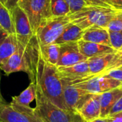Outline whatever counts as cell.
<instances>
[{
  "instance_id": "cell-7",
  "label": "cell",
  "mask_w": 122,
  "mask_h": 122,
  "mask_svg": "<svg viewBox=\"0 0 122 122\" xmlns=\"http://www.w3.org/2000/svg\"><path fill=\"white\" fill-rule=\"evenodd\" d=\"M110 9H112L88 5L68 16L71 23L85 30L91 26H97L103 15Z\"/></svg>"
},
{
  "instance_id": "cell-13",
  "label": "cell",
  "mask_w": 122,
  "mask_h": 122,
  "mask_svg": "<svg viewBox=\"0 0 122 122\" xmlns=\"http://www.w3.org/2000/svg\"><path fill=\"white\" fill-rule=\"evenodd\" d=\"M77 114L84 122H89L99 118L101 116L100 94H92L79 109Z\"/></svg>"
},
{
  "instance_id": "cell-11",
  "label": "cell",
  "mask_w": 122,
  "mask_h": 122,
  "mask_svg": "<svg viewBox=\"0 0 122 122\" xmlns=\"http://www.w3.org/2000/svg\"><path fill=\"white\" fill-rule=\"evenodd\" d=\"M57 69L61 79L71 83L84 81L93 77L90 74L87 60L69 66L57 67Z\"/></svg>"
},
{
  "instance_id": "cell-27",
  "label": "cell",
  "mask_w": 122,
  "mask_h": 122,
  "mask_svg": "<svg viewBox=\"0 0 122 122\" xmlns=\"http://www.w3.org/2000/svg\"><path fill=\"white\" fill-rule=\"evenodd\" d=\"M107 29L109 31H122V19L119 16L118 13L117 16L113 19H112L111 21L109 23Z\"/></svg>"
},
{
  "instance_id": "cell-37",
  "label": "cell",
  "mask_w": 122,
  "mask_h": 122,
  "mask_svg": "<svg viewBox=\"0 0 122 122\" xmlns=\"http://www.w3.org/2000/svg\"><path fill=\"white\" fill-rule=\"evenodd\" d=\"M74 122H82V119H81V118L79 116V117L76 118V119L74 121Z\"/></svg>"
},
{
  "instance_id": "cell-33",
  "label": "cell",
  "mask_w": 122,
  "mask_h": 122,
  "mask_svg": "<svg viewBox=\"0 0 122 122\" xmlns=\"http://www.w3.org/2000/svg\"><path fill=\"white\" fill-rule=\"evenodd\" d=\"M19 0H6V7L9 9V10H11L13 8H14L17 4H18Z\"/></svg>"
},
{
  "instance_id": "cell-23",
  "label": "cell",
  "mask_w": 122,
  "mask_h": 122,
  "mask_svg": "<svg viewBox=\"0 0 122 122\" xmlns=\"http://www.w3.org/2000/svg\"><path fill=\"white\" fill-rule=\"evenodd\" d=\"M51 11L54 16H62L70 14V9L65 0H51Z\"/></svg>"
},
{
  "instance_id": "cell-4",
  "label": "cell",
  "mask_w": 122,
  "mask_h": 122,
  "mask_svg": "<svg viewBox=\"0 0 122 122\" xmlns=\"http://www.w3.org/2000/svg\"><path fill=\"white\" fill-rule=\"evenodd\" d=\"M70 23L69 16H54L44 20L36 31V36L39 45L55 43L66 25Z\"/></svg>"
},
{
  "instance_id": "cell-6",
  "label": "cell",
  "mask_w": 122,
  "mask_h": 122,
  "mask_svg": "<svg viewBox=\"0 0 122 122\" xmlns=\"http://www.w3.org/2000/svg\"><path fill=\"white\" fill-rule=\"evenodd\" d=\"M0 122H43L34 108L24 107L12 102L0 104Z\"/></svg>"
},
{
  "instance_id": "cell-15",
  "label": "cell",
  "mask_w": 122,
  "mask_h": 122,
  "mask_svg": "<svg viewBox=\"0 0 122 122\" xmlns=\"http://www.w3.org/2000/svg\"><path fill=\"white\" fill-rule=\"evenodd\" d=\"M82 39L86 41L111 46L109 31L107 29L104 27L93 26L84 30Z\"/></svg>"
},
{
  "instance_id": "cell-22",
  "label": "cell",
  "mask_w": 122,
  "mask_h": 122,
  "mask_svg": "<svg viewBox=\"0 0 122 122\" xmlns=\"http://www.w3.org/2000/svg\"><path fill=\"white\" fill-rule=\"evenodd\" d=\"M0 26L9 34H15L11 12L0 2Z\"/></svg>"
},
{
  "instance_id": "cell-17",
  "label": "cell",
  "mask_w": 122,
  "mask_h": 122,
  "mask_svg": "<svg viewBox=\"0 0 122 122\" xmlns=\"http://www.w3.org/2000/svg\"><path fill=\"white\" fill-rule=\"evenodd\" d=\"M115 53L105 54L88 59L87 62L91 75L92 76H98L105 71L111 64Z\"/></svg>"
},
{
  "instance_id": "cell-18",
  "label": "cell",
  "mask_w": 122,
  "mask_h": 122,
  "mask_svg": "<svg viewBox=\"0 0 122 122\" xmlns=\"http://www.w3.org/2000/svg\"><path fill=\"white\" fill-rule=\"evenodd\" d=\"M18 47L16 34H8L0 43V67L15 53Z\"/></svg>"
},
{
  "instance_id": "cell-5",
  "label": "cell",
  "mask_w": 122,
  "mask_h": 122,
  "mask_svg": "<svg viewBox=\"0 0 122 122\" xmlns=\"http://www.w3.org/2000/svg\"><path fill=\"white\" fill-rule=\"evenodd\" d=\"M17 5L26 14L34 34L41 23L52 16L51 0H19Z\"/></svg>"
},
{
  "instance_id": "cell-16",
  "label": "cell",
  "mask_w": 122,
  "mask_h": 122,
  "mask_svg": "<svg viewBox=\"0 0 122 122\" xmlns=\"http://www.w3.org/2000/svg\"><path fill=\"white\" fill-rule=\"evenodd\" d=\"M122 96V85L102 93L100 94L101 104V116L102 118H107L110 112V110L117 102V101Z\"/></svg>"
},
{
  "instance_id": "cell-21",
  "label": "cell",
  "mask_w": 122,
  "mask_h": 122,
  "mask_svg": "<svg viewBox=\"0 0 122 122\" xmlns=\"http://www.w3.org/2000/svg\"><path fill=\"white\" fill-rule=\"evenodd\" d=\"M39 53L44 61L56 66L59 57V44L53 43L39 45Z\"/></svg>"
},
{
  "instance_id": "cell-8",
  "label": "cell",
  "mask_w": 122,
  "mask_h": 122,
  "mask_svg": "<svg viewBox=\"0 0 122 122\" xmlns=\"http://www.w3.org/2000/svg\"><path fill=\"white\" fill-rule=\"evenodd\" d=\"M61 81L65 105L68 111L77 114L79 109L92 96V94L75 86L69 81L63 79Z\"/></svg>"
},
{
  "instance_id": "cell-29",
  "label": "cell",
  "mask_w": 122,
  "mask_h": 122,
  "mask_svg": "<svg viewBox=\"0 0 122 122\" xmlns=\"http://www.w3.org/2000/svg\"><path fill=\"white\" fill-rule=\"evenodd\" d=\"M89 6H96L109 9H113L107 0H84Z\"/></svg>"
},
{
  "instance_id": "cell-31",
  "label": "cell",
  "mask_w": 122,
  "mask_h": 122,
  "mask_svg": "<svg viewBox=\"0 0 122 122\" xmlns=\"http://www.w3.org/2000/svg\"><path fill=\"white\" fill-rule=\"evenodd\" d=\"M107 1L114 9L122 11V0H107Z\"/></svg>"
},
{
  "instance_id": "cell-38",
  "label": "cell",
  "mask_w": 122,
  "mask_h": 122,
  "mask_svg": "<svg viewBox=\"0 0 122 122\" xmlns=\"http://www.w3.org/2000/svg\"><path fill=\"white\" fill-rule=\"evenodd\" d=\"M0 2H1L4 6H6V0H0Z\"/></svg>"
},
{
  "instance_id": "cell-12",
  "label": "cell",
  "mask_w": 122,
  "mask_h": 122,
  "mask_svg": "<svg viewBox=\"0 0 122 122\" xmlns=\"http://www.w3.org/2000/svg\"><path fill=\"white\" fill-rule=\"evenodd\" d=\"M86 60L79 51L78 42L59 44V57L56 67L69 66Z\"/></svg>"
},
{
  "instance_id": "cell-3",
  "label": "cell",
  "mask_w": 122,
  "mask_h": 122,
  "mask_svg": "<svg viewBox=\"0 0 122 122\" xmlns=\"http://www.w3.org/2000/svg\"><path fill=\"white\" fill-rule=\"evenodd\" d=\"M34 111L43 122H74L79 117L71 112L64 110L46 99L36 88Z\"/></svg>"
},
{
  "instance_id": "cell-25",
  "label": "cell",
  "mask_w": 122,
  "mask_h": 122,
  "mask_svg": "<svg viewBox=\"0 0 122 122\" xmlns=\"http://www.w3.org/2000/svg\"><path fill=\"white\" fill-rule=\"evenodd\" d=\"M70 9V14L88 6L84 0H65Z\"/></svg>"
},
{
  "instance_id": "cell-24",
  "label": "cell",
  "mask_w": 122,
  "mask_h": 122,
  "mask_svg": "<svg viewBox=\"0 0 122 122\" xmlns=\"http://www.w3.org/2000/svg\"><path fill=\"white\" fill-rule=\"evenodd\" d=\"M109 35L111 46L116 51L119 50L122 46V31H109Z\"/></svg>"
},
{
  "instance_id": "cell-10",
  "label": "cell",
  "mask_w": 122,
  "mask_h": 122,
  "mask_svg": "<svg viewBox=\"0 0 122 122\" xmlns=\"http://www.w3.org/2000/svg\"><path fill=\"white\" fill-rule=\"evenodd\" d=\"M13 24L18 41L28 44L31 39L35 35L31 29L29 20L25 12L16 5L11 10Z\"/></svg>"
},
{
  "instance_id": "cell-39",
  "label": "cell",
  "mask_w": 122,
  "mask_h": 122,
  "mask_svg": "<svg viewBox=\"0 0 122 122\" xmlns=\"http://www.w3.org/2000/svg\"><path fill=\"white\" fill-rule=\"evenodd\" d=\"M118 14H119V16L122 19V11H118Z\"/></svg>"
},
{
  "instance_id": "cell-28",
  "label": "cell",
  "mask_w": 122,
  "mask_h": 122,
  "mask_svg": "<svg viewBox=\"0 0 122 122\" xmlns=\"http://www.w3.org/2000/svg\"><path fill=\"white\" fill-rule=\"evenodd\" d=\"M122 66V46L116 51L115 53V56L111 63V64L109 65V68L106 70H109V69H115V68H118Z\"/></svg>"
},
{
  "instance_id": "cell-2",
  "label": "cell",
  "mask_w": 122,
  "mask_h": 122,
  "mask_svg": "<svg viewBox=\"0 0 122 122\" xmlns=\"http://www.w3.org/2000/svg\"><path fill=\"white\" fill-rule=\"evenodd\" d=\"M36 88L51 102L67 110L63 96L62 81L56 66L44 61L40 56L36 74Z\"/></svg>"
},
{
  "instance_id": "cell-19",
  "label": "cell",
  "mask_w": 122,
  "mask_h": 122,
  "mask_svg": "<svg viewBox=\"0 0 122 122\" xmlns=\"http://www.w3.org/2000/svg\"><path fill=\"white\" fill-rule=\"evenodd\" d=\"M83 34L84 30L70 21V23L66 25L60 36L55 41V44H61L69 42H78L79 40L82 39Z\"/></svg>"
},
{
  "instance_id": "cell-9",
  "label": "cell",
  "mask_w": 122,
  "mask_h": 122,
  "mask_svg": "<svg viewBox=\"0 0 122 122\" xmlns=\"http://www.w3.org/2000/svg\"><path fill=\"white\" fill-rule=\"evenodd\" d=\"M71 84L92 94H101L122 85V82L102 75L94 76L84 81Z\"/></svg>"
},
{
  "instance_id": "cell-35",
  "label": "cell",
  "mask_w": 122,
  "mask_h": 122,
  "mask_svg": "<svg viewBox=\"0 0 122 122\" xmlns=\"http://www.w3.org/2000/svg\"><path fill=\"white\" fill-rule=\"evenodd\" d=\"M82 122H109V119L107 118H102V117H99L98 119H96L94 120H92V121H89V122H84L82 120Z\"/></svg>"
},
{
  "instance_id": "cell-20",
  "label": "cell",
  "mask_w": 122,
  "mask_h": 122,
  "mask_svg": "<svg viewBox=\"0 0 122 122\" xmlns=\"http://www.w3.org/2000/svg\"><path fill=\"white\" fill-rule=\"evenodd\" d=\"M36 84L34 82H31L19 95L12 97L11 102L21 107H31V104L36 101Z\"/></svg>"
},
{
  "instance_id": "cell-32",
  "label": "cell",
  "mask_w": 122,
  "mask_h": 122,
  "mask_svg": "<svg viewBox=\"0 0 122 122\" xmlns=\"http://www.w3.org/2000/svg\"><path fill=\"white\" fill-rule=\"evenodd\" d=\"M109 122H122V112L107 117Z\"/></svg>"
},
{
  "instance_id": "cell-1",
  "label": "cell",
  "mask_w": 122,
  "mask_h": 122,
  "mask_svg": "<svg viewBox=\"0 0 122 122\" xmlns=\"http://www.w3.org/2000/svg\"><path fill=\"white\" fill-rule=\"evenodd\" d=\"M40 58L39 44L36 35L28 44L18 41V47L15 53L0 67L6 75L15 72H25L28 74L31 82L36 83L37 65Z\"/></svg>"
},
{
  "instance_id": "cell-34",
  "label": "cell",
  "mask_w": 122,
  "mask_h": 122,
  "mask_svg": "<svg viewBox=\"0 0 122 122\" xmlns=\"http://www.w3.org/2000/svg\"><path fill=\"white\" fill-rule=\"evenodd\" d=\"M9 34L1 28V26H0V43L3 41V39L8 35Z\"/></svg>"
},
{
  "instance_id": "cell-14",
  "label": "cell",
  "mask_w": 122,
  "mask_h": 122,
  "mask_svg": "<svg viewBox=\"0 0 122 122\" xmlns=\"http://www.w3.org/2000/svg\"><path fill=\"white\" fill-rule=\"evenodd\" d=\"M78 45L80 52L87 59L94 56L105 54L115 53L117 51L111 46L94 42L86 41L83 39H81L78 41Z\"/></svg>"
},
{
  "instance_id": "cell-40",
  "label": "cell",
  "mask_w": 122,
  "mask_h": 122,
  "mask_svg": "<svg viewBox=\"0 0 122 122\" xmlns=\"http://www.w3.org/2000/svg\"></svg>"
},
{
  "instance_id": "cell-26",
  "label": "cell",
  "mask_w": 122,
  "mask_h": 122,
  "mask_svg": "<svg viewBox=\"0 0 122 122\" xmlns=\"http://www.w3.org/2000/svg\"><path fill=\"white\" fill-rule=\"evenodd\" d=\"M100 75L117 80L122 83V66L105 71Z\"/></svg>"
},
{
  "instance_id": "cell-30",
  "label": "cell",
  "mask_w": 122,
  "mask_h": 122,
  "mask_svg": "<svg viewBox=\"0 0 122 122\" xmlns=\"http://www.w3.org/2000/svg\"><path fill=\"white\" fill-rule=\"evenodd\" d=\"M122 112V96L114 104V105L113 106V107L110 110L109 116L113 115L114 114H117V113H119V112Z\"/></svg>"
},
{
  "instance_id": "cell-36",
  "label": "cell",
  "mask_w": 122,
  "mask_h": 122,
  "mask_svg": "<svg viewBox=\"0 0 122 122\" xmlns=\"http://www.w3.org/2000/svg\"><path fill=\"white\" fill-rule=\"evenodd\" d=\"M0 81H1V74H0ZM6 103L2 97V95H1V89H0V104H4Z\"/></svg>"
}]
</instances>
